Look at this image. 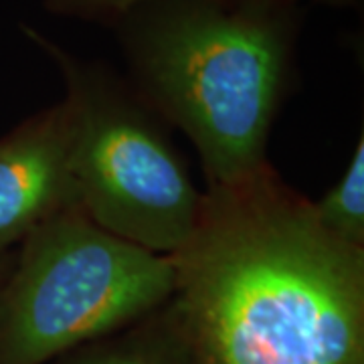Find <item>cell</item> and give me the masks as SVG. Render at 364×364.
Returning <instances> with one entry per match:
<instances>
[{"instance_id": "6da1fadb", "label": "cell", "mask_w": 364, "mask_h": 364, "mask_svg": "<svg viewBox=\"0 0 364 364\" xmlns=\"http://www.w3.org/2000/svg\"><path fill=\"white\" fill-rule=\"evenodd\" d=\"M170 259V306L200 364H364V249L269 162L208 184Z\"/></svg>"}, {"instance_id": "7a4b0ae2", "label": "cell", "mask_w": 364, "mask_h": 364, "mask_svg": "<svg viewBox=\"0 0 364 364\" xmlns=\"http://www.w3.org/2000/svg\"><path fill=\"white\" fill-rule=\"evenodd\" d=\"M296 11L156 0L116 25L128 83L193 142L208 184L267 164L273 119L294 77Z\"/></svg>"}, {"instance_id": "3957f363", "label": "cell", "mask_w": 364, "mask_h": 364, "mask_svg": "<svg viewBox=\"0 0 364 364\" xmlns=\"http://www.w3.org/2000/svg\"><path fill=\"white\" fill-rule=\"evenodd\" d=\"M0 282V364H49L142 320L174 294L170 255L102 229L73 205L18 243Z\"/></svg>"}, {"instance_id": "277c9868", "label": "cell", "mask_w": 364, "mask_h": 364, "mask_svg": "<svg viewBox=\"0 0 364 364\" xmlns=\"http://www.w3.org/2000/svg\"><path fill=\"white\" fill-rule=\"evenodd\" d=\"M25 33L63 75L79 207L134 245L176 253L195 231L203 193L170 140L168 124L109 67L79 61L35 28Z\"/></svg>"}, {"instance_id": "5b68a950", "label": "cell", "mask_w": 364, "mask_h": 364, "mask_svg": "<svg viewBox=\"0 0 364 364\" xmlns=\"http://www.w3.org/2000/svg\"><path fill=\"white\" fill-rule=\"evenodd\" d=\"M79 205L63 100L0 138V255L55 213Z\"/></svg>"}, {"instance_id": "8992f818", "label": "cell", "mask_w": 364, "mask_h": 364, "mask_svg": "<svg viewBox=\"0 0 364 364\" xmlns=\"http://www.w3.org/2000/svg\"><path fill=\"white\" fill-rule=\"evenodd\" d=\"M51 364H200L170 299L142 320L83 344Z\"/></svg>"}, {"instance_id": "52a82bcc", "label": "cell", "mask_w": 364, "mask_h": 364, "mask_svg": "<svg viewBox=\"0 0 364 364\" xmlns=\"http://www.w3.org/2000/svg\"><path fill=\"white\" fill-rule=\"evenodd\" d=\"M314 210L326 231L352 247L364 249V134L354 146L344 174L314 203Z\"/></svg>"}, {"instance_id": "ba28073f", "label": "cell", "mask_w": 364, "mask_h": 364, "mask_svg": "<svg viewBox=\"0 0 364 364\" xmlns=\"http://www.w3.org/2000/svg\"><path fill=\"white\" fill-rule=\"evenodd\" d=\"M148 2L156 0H45V9L57 16L116 26L126 14Z\"/></svg>"}, {"instance_id": "9c48e42d", "label": "cell", "mask_w": 364, "mask_h": 364, "mask_svg": "<svg viewBox=\"0 0 364 364\" xmlns=\"http://www.w3.org/2000/svg\"><path fill=\"white\" fill-rule=\"evenodd\" d=\"M235 4H247V6H269V9H296L299 0H229ZM314 2H324V4H336L344 6L354 0H314Z\"/></svg>"}, {"instance_id": "30bf717a", "label": "cell", "mask_w": 364, "mask_h": 364, "mask_svg": "<svg viewBox=\"0 0 364 364\" xmlns=\"http://www.w3.org/2000/svg\"><path fill=\"white\" fill-rule=\"evenodd\" d=\"M9 265H11V261L6 255H0V282H2V277H4V273L9 269Z\"/></svg>"}]
</instances>
